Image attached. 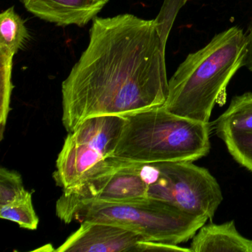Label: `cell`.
Masks as SVG:
<instances>
[{
	"label": "cell",
	"instance_id": "obj_15",
	"mask_svg": "<svg viewBox=\"0 0 252 252\" xmlns=\"http://www.w3.org/2000/svg\"><path fill=\"white\" fill-rule=\"evenodd\" d=\"M1 52V66H2V85H1V109H0V125H1V140L3 138L4 130L6 126L7 119L10 110V100L12 93L11 82L13 57L15 54L9 51L0 50Z\"/></svg>",
	"mask_w": 252,
	"mask_h": 252
},
{
	"label": "cell",
	"instance_id": "obj_19",
	"mask_svg": "<svg viewBox=\"0 0 252 252\" xmlns=\"http://www.w3.org/2000/svg\"><path fill=\"white\" fill-rule=\"evenodd\" d=\"M247 55H246L245 66L252 73V25L249 33L247 34Z\"/></svg>",
	"mask_w": 252,
	"mask_h": 252
},
{
	"label": "cell",
	"instance_id": "obj_2",
	"mask_svg": "<svg viewBox=\"0 0 252 252\" xmlns=\"http://www.w3.org/2000/svg\"><path fill=\"white\" fill-rule=\"evenodd\" d=\"M247 45V35L233 26L189 54L169 80L163 107L178 116L209 123L215 104L225 101L230 81L246 64Z\"/></svg>",
	"mask_w": 252,
	"mask_h": 252
},
{
	"label": "cell",
	"instance_id": "obj_9",
	"mask_svg": "<svg viewBox=\"0 0 252 252\" xmlns=\"http://www.w3.org/2000/svg\"><path fill=\"white\" fill-rule=\"evenodd\" d=\"M41 20L59 26L83 27L94 20L109 0H20Z\"/></svg>",
	"mask_w": 252,
	"mask_h": 252
},
{
	"label": "cell",
	"instance_id": "obj_14",
	"mask_svg": "<svg viewBox=\"0 0 252 252\" xmlns=\"http://www.w3.org/2000/svg\"><path fill=\"white\" fill-rule=\"evenodd\" d=\"M220 138L234 160L252 172V130L227 132Z\"/></svg>",
	"mask_w": 252,
	"mask_h": 252
},
{
	"label": "cell",
	"instance_id": "obj_8",
	"mask_svg": "<svg viewBox=\"0 0 252 252\" xmlns=\"http://www.w3.org/2000/svg\"><path fill=\"white\" fill-rule=\"evenodd\" d=\"M144 235L126 227L98 222H83L56 252H148Z\"/></svg>",
	"mask_w": 252,
	"mask_h": 252
},
{
	"label": "cell",
	"instance_id": "obj_13",
	"mask_svg": "<svg viewBox=\"0 0 252 252\" xmlns=\"http://www.w3.org/2000/svg\"><path fill=\"white\" fill-rule=\"evenodd\" d=\"M0 217L16 222L21 228L32 231L37 229L39 225V218L33 208L30 191L9 204L0 206Z\"/></svg>",
	"mask_w": 252,
	"mask_h": 252
},
{
	"label": "cell",
	"instance_id": "obj_1",
	"mask_svg": "<svg viewBox=\"0 0 252 252\" xmlns=\"http://www.w3.org/2000/svg\"><path fill=\"white\" fill-rule=\"evenodd\" d=\"M154 20L95 17L89 44L62 85L63 126L162 107L169 92L166 42Z\"/></svg>",
	"mask_w": 252,
	"mask_h": 252
},
{
	"label": "cell",
	"instance_id": "obj_7",
	"mask_svg": "<svg viewBox=\"0 0 252 252\" xmlns=\"http://www.w3.org/2000/svg\"><path fill=\"white\" fill-rule=\"evenodd\" d=\"M155 164L170 181L177 206L196 216L213 218L223 197L219 184L208 169L191 161Z\"/></svg>",
	"mask_w": 252,
	"mask_h": 252
},
{
	"label": "cell",
	"instance_id": "obj_10",
	"mask_svg": "<svg viewBox=\"0 0 252 252\" xmlns=\"http://www.w3.org/2000/svg\"><path fill=\"white\" fill-rule=\"evenodd\" d=\"M190 249L194 252H252V240L237 231L234 221L203 225L192 237Z\"/></svg>",
	"mask_w": 252,
	"mask_h": 252
},
{
	"label": "cell",
	"instance_id": "obj_5",
	"mask_svg": "<svg viewBox=\"0 0 252 252\" xmlns=\"http://www.w3.org/2000/svg\"><path fill=\"white\" fill-rule=\"evenodd\" d=\"M207 218L172 203L145 198L126 203H94L78 208L70 222H98L134 230L149 241L178 245L192 238Z\"/></svg>",
	"mask_w": 252,
	"mask_h": 252
},
{
	"label": "cell",
	"instance_id": "obj_6",
	"mask_svg": "<svg viewBox=\"0 0 252 252\" xmlns=\"http://www.w3.org/2000/svg\"><path fill=\"white\" fill-rule=\"evenodd\" d=\"M147 189L140 163H130L111 175L64 190L56 203L57 216L68 224L75 211L83 205L143 200L148 198Z\"/></svg>",
	"mask_w": 252,
	"mask_h": 252
},
{
	"label": "cell",
	"instance_id": "obj_3",
	"mask_svg": "<svg viewBox=\"0 0 252 252\" xmlns=\"http://www.w3.org/2000/svg\"><path fill=\"white\" fill-rule=\"evenodd\" d=\"M114 157L135 163L195 161L209 154L210 125L164 107L125 116Z\"/></svg>",
	"mask_w": 252,
	"mask_h": 252
},
{
	"label": "cell",
	"instance_id": "obj_12",
	"mask_svg": "<svg viewBox=\"0 0 252 252\" xmlns=\"http://www.w3.org/2000/svg\"><path fill=\"white\" fill-rule=\"evenodd\" d=\"M0 49L16 54L24 46L29 38L23 19L15 12L14 7L0 15Z\"/></svg>",
	"mask_w": 252,
	"mask_h": 252
},
{
	"label": "cell",
	"instance_id": "obj_4",
	"mask_svg": "<svg viewBox=\"0 0 252 252\" xmlns=\"http://www.w3.org/2000/svg\"><path fill=\"white\" fill-rule=\"evenodd\" d=\"M125 121L120 116L91 118L68 132L53 175L57 185L74 188L129 165L113 156Z\"/></svg>",
	"mask_w": 252,
	"mask_h": 252
},
{
	"label": "cell",
	"instance_id": "obj_11",
	"mask_svg": "<svg viewBox=\"0 0 252 252\" xmlns=\"http://www.w3.org/2000/svg\"><path fill=\"white\" fill-rule=\"evenodd\" d=\"M218 137L234 131L252 130V93L234 97L227 110L214 123Z\"/></svg>",
	"mask_w": 252,
	"mask_h": 252
},
{
	"label": "cell",
	"instance_id": "obj_17",
	"mask_svg": "<svg viewBox=\"0 0 252 252\" xmlns=\"http://www.w3.org/2000/svg\"><path fill=\"white\" fill-rule=\"evenodd\" d=\"M187 2V0H163L160 12L154 21L160 34L165 39L169 38L175 19Z\"/></svg>",
	"mask_w": 252,
	"mask_h": 252
},
{
	"label": "cell",
	"instance_id": "obj_18",
	"mask_svg": "<svg viewBox=\"0 0 252 252\" xmlns=\"http://www.w3.org/2000/svg\"><path fill=\"white\" fill-rule=\"evenodd\" d=\"M147 197L175 205V195L172 184L162 172L160 178L156 182L148 186Z\"/></svg>",
	"mask_w": 252,
	"mask_h": 252
},
{
	"label": "cell",
	"instance_id": "obj_16",
	"mask_svg": "<svg viewBox=\"0 0 252 252\" xmlns=\"http://www.w3.org/2000/svg\"><path fill=\"white\" fill-rule=\"evenodd\" d=\"M27 191L20 173L6 168L0 169V206L18 200Z\"/></svg>",
	"mask_w": 252,
	"mask_h": 252
}]
</instances>
